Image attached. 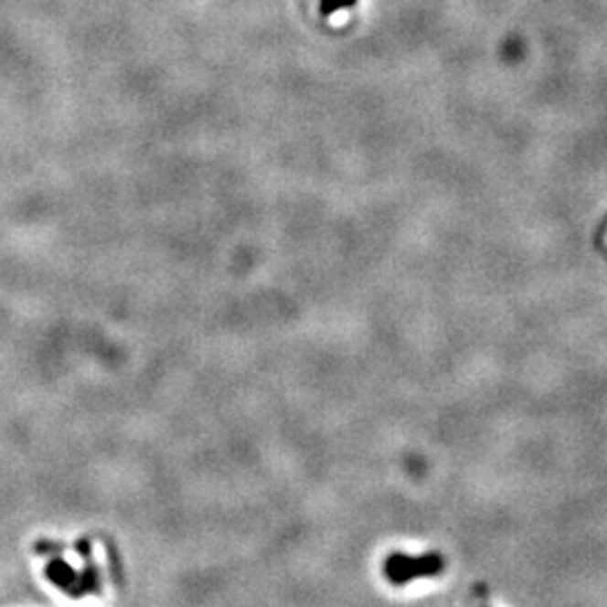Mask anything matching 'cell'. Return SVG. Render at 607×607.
I'll use <instances>...</instances> for the list:
<instances>
[{
	"label": "cell",
	"instance_id": "6da1fadb",
	"mask_svg": "<svg viewBox=\"0 0 607 607\" xmlns=\"http://www.w3.org/2000/svg\"><path fill=\"white\" fill-rule=\"evenodd\" d=\"M443 571V558L439 553H425L412 558L405 553H391L385 560V576L394 585H405L408 580L421 576H437Z\"/></svg>",
	"mask_w": 607,
	"mask_h": 607
},
{
	"label": "cell",
	"instance_id": "7a4b0ae2",
	"mask_svg": "<svg viewBox=\"0 0 607 607\" xmlns=\"http://www.w3.org/2000/svg\"><path fill=\"white\" fill-rule=\"evenodd\" d=\"M46 579L50 580L52 585H57L59 590L68 591L72 585H75L77 571L72 570L66 560H61V558H52L46 567Z\"/></svg>",
	"mask_w": 607,
	"mask_h": 607
},
{
	"label": "cell",
	"instance_id": "3957f363",
	"mask_svg": "<svg viewBox=\"0 0 607 607\" xmlns=\"http://www.w3.org/2000/svg\"><path fill=\"white\" fill-rule=\"evenodd\" d=\"M92 591H100V574H97V567L92 565V562H88L81 574H77L75 585L68 590V594H70L72 599H80V596L92 594Z\"/></svg>",
	"mask_w": 607,
	"mask_h": 607
},
{
	"label": "cell",
	"instance_id": "277c9868",
	"mask_svg": "<svg viewBox=\"0 0 607 607\" xmlns=\"http://www.w3.org/2000/svg\"><path fill=\"white\" fill-rule=\"evenodd\" d=\"M63 549V545L61 542H38L37 545V553H61Z\"/></svg>",
	"mask_w": 607,
	"mask_h": 607
},
{
	"label": "cell",
	"instance_id": "5b68a950",
	"mask_svg": "<svg viewBox=\"0 0 607 607\" xmlns=\"http://www.w3.org/2000/svg\"><path fill=\"white\" fill-rule=\"evenodd\" d=\"M77 551H80L81 558H86V560H88V558H91V542L80 540V542H77Z\"/></svg>",
	"mask_w": 607,
	"mask_h": 607
}]
</instances>
